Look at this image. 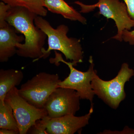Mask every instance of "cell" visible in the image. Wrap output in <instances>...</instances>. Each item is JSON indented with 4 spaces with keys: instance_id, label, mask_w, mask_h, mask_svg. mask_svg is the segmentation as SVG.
<instances>
[{
    "instance_id": "ac0fdd59",
    "label": "cell",
    "mask_w": 134,
    "mask_h": 134,
    "mask_svg": "<svg viewBox=\"0 0 134 134\" xmlns=\"http://www.w3.org/2000/svg\"><path fill=\"white\" fill-rule=\"evenodd\" d=\"M1 134H19V131L7 129H1L0 130Z\"/></svg>"
},
{
    "instance_id": "6da1fadb",
    "label": "cell",
    "mask_w": 134,
    "mask_h": 134,
    "mask_svg": "<svg viewBox=\"0 0 134 134\" xmlns=\"http://www.w3.org/2000/svg\"><path fill=\"white\" fill-rule=\"evenodd\" d=\"M37 15L22 7H10L5 20L25 37L24 43L17 44L16 54L20 57L33 59V62L41 59L47 36L34 24Z\"/></svg>"
},
{
    "instance_id": "52a82bcc",
    "label": "cell",
    "mask_w": 134,
    "mask_h": 134,
    "mask_svg": "<svg viewBox=\"0 0 134 134\" xmlns=\"http://www.w3.org/2000/svg\"><path fill=\"white\" fill-rule=\"evenodd\" d=\"M14 87L5 96L4 101L11 107L19 127V134L27 133L30 127L38 120L48 115L44 108H38L28 103Z\"/></svg>"
},
{
    "instance_id": "5b68a950",
    "label": "cell",
    "mask_w": 134,
    "mask_h": 134,
    "mask_svg": "<svg viewBox=\"0 0 134 134\" xmlns=\"http://www.w3.org/2000/svg\"><path fill=\"white\" fill-rule=\"evenodd\" d=\"M75 3L80 6V13H89L98 8L99 14L107 19H113L117 26V32L112 38L115 40L123 41L122 31L134 28V21L129 15L126 5L120 0H98V2L91 5H86L79 1L75 2Z\"/></svg>"
},
{
    "instance_id": "e0dca14e",
    "label": "cell",
    "mask_w": 134,
    "mask_h": 134,
    "mask_svg": "<svg viewBox=\"0 0 134 134\" xmlns=\"http://www.w3.org/2000/svg\"><path fill=\"white\" fill-rule=\"evenodd\" d=\"M126 5L129 15L134 21V0H123Z\"/></svg>"
},
{
    "instance_id": "9a60e30c",
    "label": "cell",
    "mask_w": 134,
    "mask_h": 134,
    "mask_svg": "<svg viewBox=\"0 0 134 134\" xmlns=\"http://www.w3.org/2000/svg\"><path fill=\"white\" fill-rule=\"evenodd\" d=\"M49 117L48 115L43 119L38 120L29 129L27 133L31 134H48L47 127Z\"/></svg>"
},
{
    "instance_id": "9c48e42d",
    "label": "cell",
    "mask_w": 134,
    "mask_h": 134,
    "mask_svg": "<svg viewBox=\"0 0 134 134\" xmlns=\"http://www.w3.org/2000/svg\"><path fill=\"white\" fill-rule=\"evenodd\" d=\"M93 112V105L88 114L77 117L74 115H67L58 118L49 117L47 127L48 134H74L88 125Z\"/></svg>"
},
{
    "instance_id": "5bb4252c",
    "label": "cell",
    "mask_w": 134,
    "mask_h": 134,
    "mask_svg": "<svg viewBox=\"0 0 134 134\" xmlns=\"http://www.w3.org/2000/svg\"><path fill=\"white\" fill-rule=\"evenodd\" d=\"M12 7L26 8L36 15L41 16L47 15V10L43 6V0H1Z\"/></svg>"
},
{
    "instance_id": "30bf717a",
    "label": "cell",
    "mask_w": 134,
    "mask_h": 134,
    "mask_svg": "<svg viewBox=\"0 0 134 134\" xmlns=\"http://www.w3.org/2000/svg\"><path fill=\"white\" fill-rule=\"evenodd\" d=\"M4 18H0V62H5L16 54L17 44L25 41L23 35Z\"/></svg>"
},
{
    "instance_id": "2e32d148",
    "label": "cell",
    "mask_w": 134,
    "mask_h": 134,
    "mask_svg": "<svg viewBox=\"0 0 134 134\" xmlns=\"http://www.w3.org/2000/svg\"><path fill=\"white\" fill-rule=\"evenodd\" d=\"M122 40L128 43L130 45H134V30L133 31L125 30L122 31Z\"/></svg>"
},
{
    "instance_id": "8992f818",
    "label": "cell",
    "mask_w": 134,
    "mask_h": 134,
    "mask_svg": "<svg viewBox=\"0 0 134 134\" xmlns=\"http://www.w3.org/2000/svg\"><path fill=\"white\" fill-rule=\"evenodd\" d=\"M55 57L50 59L51 63L58 66L59 63H63L69 68L70 72L68 76L58 83L59 87L75 90L78 93L81 99H87L92 105V100L95 95L92 89L91 81L93 75L96 72L92 56L89 59L90 63L88 69L86 72H81L74 68V63L67 62L63 59L62 55L55 51Z\"/></svg>"
},
{
    "instance_id": "ba28073f",
    "label": "cell",
    "mask_w": 134,
    "mask_h": 134,
    "mask_svg": "<svg viewBox=\"0 0 134 134\" xmlns=\"http://www.w3.org/2000/svg\"><path fill=\"white\" fill-rule=\"evenodd\" d=\"M80 99L75 90L59 87L49 96L44 108L51 118L75 115L80 109Z\"/></svg>"
},
{
    "instance_id": "7a4b0ae2",
    "label": "cell",
    "mask_w": 134,
    "mask_h": 134,
    "mask_svg": "<svg viewBox=\"0 0 134 134\" xmlns=\"http://www.w3.org/2000/svg\"><path fill=\"white\" fill-rule=\"evenodd\" d=\"M34 24L45 33L48 38V48L47 50L44 48L41 58H47L51 50H57L65 55L66 59L72 61L75 66L77 63L83 62V52L81 40L68 37L67 34L69 30L67 25L61 24L54 29L48 21L38 15L34 19Z\"/></svg>"
},
{
    "instance_id": "4fadbf2b",
    "label": "cell",
    "mask_w": 134,
    "mask_h": 134,
    "mask_svg": "<svg viewBox=\"0 0 134 134\" xmlns=\"http://www.w3.org/2000/svg\"><path fill=\"white\" fill-rule=\"evenodd\" d=\"M0 129L19 131L12 108L4 100H0Z\"/></svg>"
},
{
    "instance_id": "8fae6325",
    "label": "cell",
    "mask_w": 134,
    "mask_h": 134,
    "mask_svg": "<svg viewBox=\"0 0 134 134\" xmlns=\"http://www.w3.org/2000/svg\"><path fill=\"white\" fill-rule=\"evenodd\" d=\"M43 3L45 8L53 13L62 15L64 18L71 21L86 24V18L64 0H43Z\"/></svg>"
},
{
    "instance_id": "7c38bea8",
    "label": "cell",
    "mask_w": 134,
    "mask_h": 134,
    "mask_svg": "<svg viewBox=\"0 0 134 134\" xmlns=\"http://www.w3.org/2000/svg\"><path fill=\"white\" fill-rule=\"evenodd\" d=\"M23 78V73L21 70H0V100H4L8 92L14 87L18 86Z\"/></svg>"
},
{
    "instance_id": "3957f363",
    "label": "cell",
    "mask_w": 134,
    "mask_h": 134,
    "mask_svg": "<svg viewBox=\"0 0 134 134\" xmlns=\"http://www.w3.org/2000/svg\"><path fill=\"white\" fill-rule=\"evenodd\" d=\"M134 76V70L127 63H123L118 74L111 80L105 81L99 78L96 71L91 81L95 95L113 109H116L126 97L125 85Z\"/></svg>"
},
{
    "instance_id": "277c9868",
    "label": "cell",
    "mask_w": 134,
    "mask_h": 134,
    "mask_svg": "<svg viewBox=\"0 0 134 134\" xmlns=\"http://www.w3.org/2000/svg\"><path fill=\"white\" fill-rule=\"evenodd\" d=\"M60 81L57 74L40 72L23 84L18 93L32 105L44 108L49 96L59 87L58 83Z\"/></svg>"
}]
</instances>
